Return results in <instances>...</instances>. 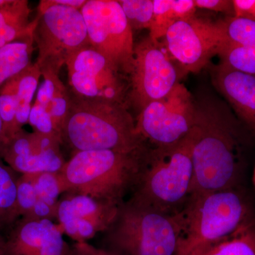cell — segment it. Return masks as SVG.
<instances>
[{"instance_id":"cell-1","label":"cell","mask_w":255,"mask_h":255,"mask_svg":"<svg viewBox=\"0 0 255 255\" xmlns=\"http://www.w3.org/2000/svg\"><path fill=\"white\" fill-rule=\"evenodd\" d=\"M194 102L190 196L237 187L244 164L248 129L219 97L204 94Z\"/></svg>"},{"instance_id":"cell-2","label":"cell","mask_w":255,"mask_h":255,"mask_svg":"<svg viewBox=\"0 0 255 255\" xmlns=\"http://www.w3.org/2000/svg\"><path fill=\"white\" fill-rule=\"evenodd\" d=\"M61 134L63 143L75 153L105 150L143 152L149 147L137 132L128 107L74 96Z\"/></svg>"},{"instance_id":"cell-3","label":"cell","mask_w":255,"mask_h":255,"mask_svg":"<svg viewBox=\"0 0 255 255\" xmlns=\"http://www.w3.org/2000/svg\"><path fill=\"white\" fill-rule=\"evenodd\" d=\"M177 255H189L227 240L255 221L238 188L190 196L182 210Z\"/></svg>"},{"instance_id":"cell-4","label":"cell","mask_w":255,"mask_h":255,"mask_svg":"<svg viewBox=\"0 0 255 255\" xmlns=\"http://www.w3.org/2000/svg\"><path fill=\"white\" fill-rule=\"evenodd\" d=\"M147 150L137 152L91 150L74 153L60 171L66 188L65 193L122 204L127 191L136 185Z\"/></svg>"},{"instance_id":"cell-5","label":"cell","mask_w":255,"mask_h":255,"mask_svg":"<svg viewBox=\"0 0 255 255\" xmlns=\"http://www.w3.org/2000/svg\"><path fill=\"white\" fill-rule=\"evenodd\" d=\"M191 150L190 132L173 145L149 147L131 199L162 212L182 211L194 178Z\"/></svg>"},{"instance_id":"cell-6","label":"cell","mask_w":255,"mask_h":255,"mask_svg":"<svg viewBox=\"0 0 255 255\" xmlns=\"http://www.w3.org/2000/svg\"><path fill=\"white\" fill-rule=\"evenodd\" d=\"M183 225L182 211L162 212L130 199L105 232L106 249L119 255H177Z\"/></svg>"},{"instance_id":"cell-7","label":"cell","mask_w":255,"mask_h":255,"mask_svg":"<svg viewBox=\"0 0 255 255\" xmlns=\"http://www.w3.org/2000/svg\"><path fill=\"white\" fill-rule=\"evenodd\" d=\"M33 37L38 48L35 62L41 74L59 75L71 55L90 44L81 11L40 2Z\"/></svg>"},{"instance_id":"cell-8","label":"cell","mask_w":255,"mask_h":255,"mask_svg":"<svg viewBox=\"0 0 255 255\" xmlns=\"http://www.w3.org/2000/svg\"><path fill=\"white\" fill-rule=\"evenodd\" d=\"M81 13L90 46L117 71L129 76L133 63V34L117 0H87Z\"/></svg>"},{"instance_id":"cell-9","label":"cell","mask_w":255,"mask_h":255,"mask_svg":"<svg viewBox=\"0 0 255 255\" xmlns=\"http://www.w3.org/2000/svg\"><path fill=\"white\" fill-rule=\"evenodd\" d=\"M160 42L181 77L200 72L229 44L222 20L214 22L196 16L176 21Z\"/></svg>"},{"instance_id":"cell-10","label":"cell","mask_w":255,"mask_h":255,"mask_svg":"<svg viewBox=\"0 0 255 255\" xmlns=\"http://www.w3.org/2000/svg\"><path fill=\"white\" fill-rule=\"evenodd\" d=\"M181 78L162 43L147 36L134 47L128 102L138 114L151 102L168 95Z\"/></svg>"},{"instance_id":"cell-11","label":"cell","mask_w":255,"mask_h":255,"mask_svg":"<svg viewBox=\"0 0 255 255\" xmlns=\"http://www.w3.org/2000/svg\"><path fill=\"white\" fill-rule=\"evenodd\" d=\"M195 102L184 84L178 83L168 95L151 102L137 114L138 133L152 145L164 147L181 141L194 126Z\"/></svg>"},{"instance_id":"cell-12","label":"cell","mask_w":255,"mask_h":255,"mask_svg":"<svg viewBox=\"0 0 255 255\" xmlns=\"http://www.w3.org/2000/svg\"><path fill=\"white\" fill-rule=\"evenodd\" d=\"M65 66L74 97L128 107L129 85L124 75L90 44L71 55Z\"/></svg>"},{"instance_id":"cell-13","label":"cell","mask_w":255,"mask_h":255,"mask_svg":"<svg viewBox=\"0 0 255 255\" xmlns=\"http://www.w3.org/2000/svg\"><path fill=\"white\" fill-rule=\"evenodd\" d=\"M213 84L238 119L255 136V75L220 63L213 67Z\"/></svg>"},{"instance_id":"cell-14","label":"cell","mask_w":255,"mask_h":255,"mask_svg":"<svg viewBox=\"0 0 255 255\" xmlns=\"http://www.w3.org/2000/svg\"><path fill=\"white\" fill-rule=\"evenodd\" d=\"M63 231L51 220H22L6 246L9 255H70Z\"/></svg>"},{"instance_id":"cell-15","label":"cell","mask_w":255,"mask_h":255,"mask_svg":"<svg viewBox=\"0 0 255 255\" xmlns=\"http://www.w3.org/2000/svg\"><path fill=\"white\" fill-rule=\"evenodd\" d=\"M122 204L66 193L58 202L56 219L58 221L67 219L85 220L92 223L100 233L105 232L115 221Z\"/></svg>"},{"instance_id":"cell-16","label":"cell","mask_w":255,"mask_h":255,"mask_svg":"<svg viewBox=\"0 0 255 255\" xmlns=\"http://www.w3.org/2000/svg\"><path fill=\"white\" fill-rule=\"evenodd\" d=\"M34 43L33 34L0 48V88L32 63Z\"/></svg>"},{"instance_id":"cell-17","label":"cell","mask_w":255,"mask_h":255,"mask_svg":"<svg viewBox=\"0 0 255 255\" xmlns=\"http://www.w3.org/2000/svg\"><path fill=\"white\" fill-rule=\"evenodd\" d=\"M3 158L11 169L22 174L60 172L66 162L60 150L42 151L36 145L28 155L6 156Z\"/></svg>"},{"instance_id":"cell-18","label":"cell","mask_w":255,"mask_h":255,"mask_svg":"<svg viewBox=\"0 0 255 255\" xmlns=\"http://www.w3.org/2000/svg\"><path fill=\"white\" fill-rule=\"evenodd\" d=\"M41 70L36 63L29 65L16 75V126L17 131L22 130L23 126L28 124L33 100L38 89Z\"/></svg>"},{"instance_id":"cell-19","label":"cell","mask_w":255,"mask_h":255,"mask_svg":"<svg viewBox=\"0 0 255 255\" xmlns=\"http://www.w3.org/2000/svg\"><path fill=\"white\" fill-rule=\"evenodd\" d=\"M189 255H255V221L232 237Z\"/></svg>"},{"instance_id":"cell-20","label":"cell","mask_w":255,"mask_h":255,"mask_svg":"<svg viewBox=\"0 0 255 255\" xmlns=\"http://www.w3.org/2000/svg\"><path fill=\"white\" fill-rule=\"evenodd\" d=\"M16 76H15L0 88V117L6 142L18 132L16 126Z\"/></svg>"},{"instance_id":"cell-21","label":"cell","mask_w":255,"mask_h":255,"mask_svg":"<svg viewBox=\"0 0 255 255\" xmlns=\"http://www.w3.org/2000/svg\"><path fill=\"white\" fill-rule=\"evenodd\" d=\"M30 176L38 199L57 209L60 194L66 192V188L60 172H41L31 174Z\"/></svg>"},{"instance_id":"cell-22","label":"cell","mask_w":255,"mask_h":255,"mask_svg":"<svg viewBox=\"0 0 255 255\" xmlns=\"http://www.w3.org/2000/svg\"><path fill=\"white\" fill-rule=\"evenodd\" d=\"M118 1L132 32L150 29L153 17V0H119Z\"/></svg>"},{"instance_id":"cell-23","label":"cell","mask_w":255,"mask_h":255,"mask_svg":"<svg viewBox=\"0 0 255 255\" xmlns=\"http://www.w3.org/2000/svg\"><path fill=\"white\" fill-rule=\"evenodd\" d=\"M222 21L228 46H255V21L235 16H227Z\"/></svg>"},{"instance_id":"cell-24","label":"cell","mask_w":255,"mask_h":255,"mask_svg":"<svg viewBox=\"0 0 255 255\" xmlns=\"http://www.w3.org/2000/svg\"><path fill=\"white\" fill-rule=\"evenodd\" d=\"M219 56L231 68L255 75V46H227Z\"/></svg>"},{"instance_id":"cell-25","label":"cell","mask_w":255,"mask_h":255,"mask_svg":"<svg viewBox=\"0 0 255 255\" xmlns=\"http://www.w3.org/2000/svg\"><path fill=\"white\" fill-rule=\"evenodd\" d=\"M0 216L10 221L16 214V181L0 162Z\"/></svg>"},{"instance_id":"cell-26","label":"cell","mask_w":255,"mask_h":255,"mask_svg":"<svg viewBox=\"0 0 255 255\" xmlns=\"http://www.w3.org/2000/svg\"><path fill=\"white\" fill-rule=\"evenodd\" d=\"M70 103L71 97L69 95L66 87L60 80L57 83L54 94L46 110L51 117L55 130L59 132L61 136L62 128L68 116Z\"/></svg>"},{"instance_id":"cell-27","label":"cell","mask_w":255,"mask_h":255,"mask_svg":"<svg viewBox=\"0 0 255 255\" xmlns=\"http://www.w3.org/2000/svg\"><path fill=\"white\" fill-rule=\"evenodd\" d=\"M154 12L148 36L160 41L176 22L171 9V0H153Z\"/></svg>"},{"instance_id":"cell-28","label":"cell","mask_w":255,"mask_h":255,"mask_svg":"<svg viewBox=\"0 0 255 255\" xmlns=\"http://www.w3.org/2000/svg\"><path fill=\"white\" fill-rule=\"evenodd\" d=\"M38 197L30 174H22L16 180V214L24 217L35 205Z\"/></svg>"},{"instance_id":"cell-29","label":"cell","mask_w":255,"mask_h":255,"mask_svg":"<svg viewBox=\"0 0 255 255\" xmlns=\"http://www.w3.org/2000/svg\"><path fill=\"white\" fill-rule=\"evenodd\" d=\"M31 11L26 0H11L9 4L0 8V28L30 22L28 18Z\"/></svg>"},{"instance_id":"cell-30","label":"cell","mask_w":255,"mask_h":255,"mask_svg":"<svg viewBox=\"0 0 255 255\" xmlns=\"http://www.w3.org/2000/svg\"><path fill=\"white\" fill-rule=\"evenodd\" d=\"M28 124L33 128V132L52 135L62 140L61 135L55 130L51 117L45 107L33 103L30 112Z\"/></svg>"},{"instance_id":"cell-31","label":"cell","mask_w":255,"mask_h":255,"mask_svg":"<svg viewBox=\"0 0 255 255\" xmlns=\"http://www.w3.org/2000/svg\"><path fill=\"white\" fill-rule=\"evenodd\" d=\"M38 23L37 16L28 23L9 25L0 28V48L11 42L17 41L34 33Z\"/></svg>"},{"instance_id":"cell-32","label":"cell","mask_w":255,"mask_h":255,"mask_svg":"<svg viewBox=\"0 0 255 255\" xmlns=\"http://www.w3.org/2000/svg\"><path fill=\"white\" fill-rule=\"evenodd\" d=\"M171 9L175 21L195 16L196 6L194 0H171Z\"/></svg>"},{"instance_id":"cell-33","label":"cell","mask_w":255,"mask_h":255,"mask_svg":"<svg viewBox=\"0 0 255 255\" xmlns=\"http://www.w3.org/2000/svg\"><path fill=\"white\" fill-rule=\"evenodd\" d=\"M197 9H207L234 16L233 0H194Z\"/></svg>"},{"instance_id":"cell-34","label":"cell","mask_w":255,"mask_h":255,"mask_svg":"<svg viewBox=\"0 0 255 255\" xmlns=\"http://www.w3.org/2000/svg\"><path fill=\"white\" fill-rule=\"evenodd\" d=\"M56 219V209L38 199L33 209L28 213L23 219L24 220H53Z\"/></svg>"},{"instance_id":"cell-35","label":"cell","mask_w":255,"mask_h":255,"mask_svg":"<svg viewBox=\"0 0 255 255\" xmlns=\"http://www.w3.org/2000/svg\"><path fill=\"white\" fill-rule=\"evenodd\" d=\"M70 255H119L117 253L92 246L87 242L75 243L70 248Z\"/></svg>"},{"instance_id":"cell-36","label":"cell","mask_w":255,"mask_h":255,"mask_svg":"<svg viewBox=\"0 0 255 255\" xmlns=\"http://www.w3.org/2000/svg\"><path fill=\"white\" fill-rule=\"evenodd\" d=\"M235 17L255 21V0H233Z\"/></svg>"},{"instance_id":"cell-37","label":"cell","mask_w":255,"mask_h":255,"mask_svg":"<svg viewBox=\"0 0 255 255\" xmlns=\"http://www.w3.org/2000/svg\"><path fill=\"white\" fill-rule=\"evenodd\" d=\"M86 1L87 0H42L40 2L45 5H62L80 10Z\"/></svg>"},{"instance_id":"cell-38","label":"cell","mask_w":255,"mask_h":255,"mask_svg":"<svg viewBox=\"0 0 255 255\" xmlns=\"http://www.w3.org/2000/svg\"><path fill=\"white\" fill-rule=\"evenodd\" d=\"M5 143H6V139H5L4 132H3L2 122H1V117H0V155H1V150H2Z\"/></svg>"},{"instance_id":"cell-39","label":"cell","mask_w":255,"mask_h":255,"mask_svg":"<svg viewBox=\"0 0 255 255\" xmlns=\"http://www.w3.org/2000/svg\"><path fill=\"white\" fill-rule=\"evenodd\" d=\"M11 0H0V8L4 7L11 3Z\"/></svg>"},{"instance_id":"cell-40","label":"cell","mask_w":255,"mask_h":255,"mask_svg":"<svg viewBox=\"0 0 255 255\" xmlns=\"http://www.w3.org/2000/svg\"><path fill=\"white\" fill-rule=\"evenodd\" d=\"M3 251H4V248H1V243H0V255L2 254Z\"/></svg>"},{"instance_id":"cell-41","label":"cell","mask_w":255,"mask_h":255,"mask_svg":"<svg viewBox=\"0 0 255 255\" xmlns=\"http://www.w3.org/2000/svg\"><path fill=\"white\" fill-rule=\"evenodd\" d=\"M254 180H255V174H254Z\"/></svg>"}]
</instances>
